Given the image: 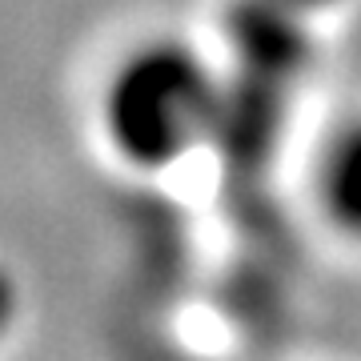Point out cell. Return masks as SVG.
I'll list each match as a JSON object with an SVG mask.
<instances>
[{"mask_svg":"<svg viewBox=\"0 0 361 361\" xmlns=\"http://www.w3.org/2000/svg\"><path fill=\"white\" fill-rule=\"evenodd\" d=\"M225 92L205 56L177 37H149L121 52L97 92L109 153L133 173H169L209 145Z\"/></svg>","mask_w":361,"mask_h":361,"instance_id":"1","label":"cell"},{"mask_svg":"<svg viewBox=\"0 0 361 361\" xmlns=\"http://www.w3.org/2000/svg\"><path fill=\"white\" fill-rule=\"evenodd\" d=\"M229 37L253 77L289 80L310 61V16L277 0H241L229 13Z\"/></svg>","mask_w":361,"mask_h":361,"instance_id":"2","label":"cell"},{"mask_svg":"<svg viewBox=\"0 0 361 361\" xmlns=\"http://www.w3.org/2000/svg\"><path fill=\"white\" fill-rule=\"evenodd\" d=\"M313 193L325 221L337 233L361 241V116L337 125L325 141L313 169Z\"/></svg>","mask_w":361,"mask_h":361,"instance_id":"3","label":"cell"},{"mask_svg":"<svg viewBox=\"0 0 361 361\" xmlns=\"http://www.w3.org/2000/svg\"><path fill=\"white\" fill-rule=\"evenodd\" d=\"M277 4H285V8H293V13H301V16H322V13H329V8H337L341 0H277Z\"/></svg>","mask_w":361,"mask_h":361,"instance_id":"4","label":"cell"}]
</instances>
